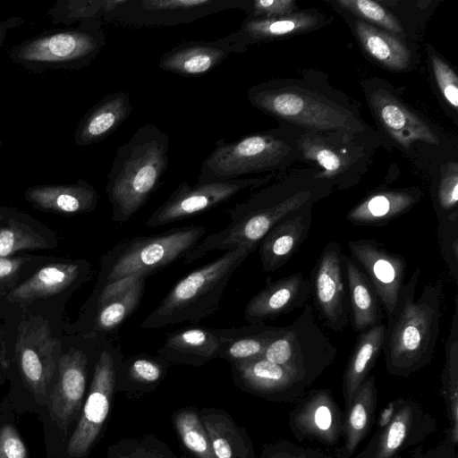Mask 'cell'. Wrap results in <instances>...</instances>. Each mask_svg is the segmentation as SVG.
<instances>
[{
    "instance_id": "6da1fadb",
    "label": "cell",
    "mask_w": 458,
    "mask_h": 458,
    "mask_svg": "<svg viewBox=\"0 0 458 458\" xmlns=\"http://www.w3.org/2000/svg\"><path fill=\"white\" fill-rule=\"evenodd\" d=\"M332 192V185L313 177H289L254 192L227 211L226 227L203 237L184 258L191 264L215 250L239 246L258 248L265 235L282 219L306 206H313Z\"/></svg>"
},
{
    "instance_id": "7a4b0ae2",
    "label": "cell",
    "mask_w": 458,
    "mask_h": 458,
    "mask_svg": "<svg viewBox=\"0 0 458 458\" xmlns=\"http://www.w3.org/2000/svg\"><path fill=\"white\" fill-rule=\"evenodd\" d=\"M420 269L415 268L401 289L394 314L387 321L383 346L385 367L394 376L407 377L428 366L437 343L442 284H427L416 299Z\"/></svg>"
},
{
    "instance_id": "3957f363",
    "label": "cell",
    "mask_w": 458,
    "mask_h": 458,
    "mask_svg": "<svg viewBox=\"0 0 458 458\" xmlns=\"http://www.w3.org/2000/svg\"><path fill=\"white\" fill-rule=\"evenodd\" d=\"M169 148V136L152 123L117 148L106 184L114 222L129 221L156 191L168 168Z\"/></svg>"
},
{
    "instance_id": "277c9868",
    "label": "cell",
    "mask_w": 458,
    "mask_h": 458,
    "mask_svg": "<svg viewBox=\"0 0 458 458\" xmlns=\"http://www.w3.org/2000/svg\"><path fill=\"white\" fill-rule=\"evenodd\" d=\"M256 249L239 246L179 280L145 318L141 327L156 329L184 322L197 323L218 309L236 269Z\"/></svg>"
},
{
    "instance_id": "5b68a950",
    "label": "cell",
    "mask_w": 458,
    "mask_h": 458,
    "mask_svg": "<svg viewBox=\"0 0 458 458\" xmlns=\"http://www.w3.org/2000/svg\"><path fill=\"white\" fill-rule=\"evenodd\" d=\"M250 103L267 114L308 131L358 134L363 123L348 109L322 95L283 81L253 85L247 91Z\"/></svg>"
},
{
    "instance_id": "8992f818",
    "label": "cell",
    "mask_w": 458,
    "mask_h": 458,
    "mask_svg": "<svg viewBox=\"0 0 458 458\" xmlns=\"http://www.w3.org/2000/svg\"><path fill=\"white\" fill-rule=\"evenodd\" d=\"M206 231L204 225H187L116 244L103 257L97 290L134 276L148 277L184 258L202 240Z\"/></svg>"
},
{
    "instance_id": "52a82bcc",
    "label": "cell",
    "mask_w": 458,
    "mask_h": 458,
    "mask_svg": "<svg viewBox=\"0 0 458 458\" xmlns=\"http://www.w3.org/2000/svg\"><path fill=\"white\" fill-rule=\"evenodd\" d=\"M103 21L81 22L72 29L55 30L24 40L8 52L10 60L25 70H78L90 64L106 45Z\"/></svg>"
},
{
    "instance_id": "ba28073f",
    "label": "cell",
    "mask_w": 458,
    "mask_h": 458,
    "mask_svg": "<svg viewBox=\"0 0 458 458\" xmlns=\"http://www.w3.org/2000/svg\"><path fill=\"white\" fill-rule=\"evenodd\" d=\"M293 154L290 142L276 131L251 133L233 141L219 140L202 162L197 182L279 170L289 164Z\"/></svg>"
},
{
    "instance_id": "9c48e42d",
    "label": "cell",
    "mask_w": 458,
    "mask_h": 458,
    "mask_svg": "<svg viewBox=\"0 0 458 458\" xmlns=\"http://www.w3.org/2000/svg\"><path fill=\"white\" fill-rule=\"evenodd\" d=\"M337 353L307 302L293 323L280 327L262 357L289 369L311 386L334 363Z\"/></svg>"
},
{
    "instance_id": "30bf717a",
    "label": "cell",
    "mask_w": 458,
    "mask_h": 458,
    "mask_svg": "<svg viewBox=\"0 0 458 458\" xmlns=\"http://www.w3.org/2000/svg\"><path fill=\"white\" fill-rule=\"evenodd\" d=\"M123 359L120 349L105 339L94 364L81 418L66 447L71 458L85 457L97 443L112 410Z\"/></svg>"
},
{
    "instance_id": "8fae6325",
    "label": "cell",
    "mask_w": 458,
    "mask_h": 458,
    "mask_svg": "<svg viewBox=\"0 0 458 458\" xmlns=\"http://www.w3.org/2000/svg\"><path fill=\"white\" fill-rule=\"evenodd\" d=\"M243 6L244 0H123L103 22L131 29L171 27Z\"/></svg>"
},
{
    "instance_id": "7c38bea8",
    "label": "cell",
    "mask_w": 458,
    "mask_h": 458,
    "mask_svg": "<svg viewBox=\"0 0 458 458\" xmlns=\"http://www.w3.org/2000/svg\"><path fill=\"white\" fill-rule=\"evenodd\" d=\"M367 445L353 458H402V454L416 446L437 430L436 420L410 398L392 402L382 414Z\"/></svg>"
},
{
    "instance_id": "4fadbf2b",
    "label": "cell",
    "mask_w": 458,
    "mask_h": 458,
    "mask_svg": "<svg viewBox=\"0 0 458 458\" xmlns=\"http://www.w3.org/2000/svg\"><path fill=\"white\" fill-rule=\"evenodd\" d=\"M275 174L263 177L197 182H182L166 200L148 216L146 225L156 228L177 222L219 206L238 193L269 183Z\"/></svg>"
},
{
    "instance_id": "5bb4252c",
    "label": "cell",
    "mask_w": 458,
    "mask_h": 458,
    "mask_svg": "<svg viewBox=\"0 0 458 458\" xmlns=\"http://www.w3.org/2000/svg\"><path fill=\"white\" fill-rule=\"evenodd\" d=\"M352 135L308 131L297 140L296 149L301 157L320 168L314 178L347 189L358 182V171L353 167L365 158L364 149L352 140Z\"/></svg>"
},
{
    "instance_id": "9a60e30c",
    "label": "cell",
    "mask_w": 458,
    "mask_h": 458,
    "mask_svg": "<svg viewBox=\"0 0 458 458\" xmlns=\"http://www.w3.org/2000/svg\"><path fill=\"white\" fill-rule=\"evenodd\" d=\"M310 297L323 325L343 332L351 322L344 254L336 241L327 242L309 279Z\"/></svg>"
},
{
    "instance_id": "2e32d148",
    "label": "cell",
    "mask_w": 458,
    "mask_h": 458,
    "mask_svg": "<svg viewBox=\"0 0 458 458\" xmlns=\"http://www.w3.org/2000/svg\"><path fill=\"white\" fill-rule=\"evenodd\" d=\"M289 411V427L299 442L312 441L326 446L339 444L344 414L331 389H313L304 394Z\"/></svg>"
},
{
    "instance_id": "e0dca14e",
    "label": "cell",
    "mask_w": 458,
    "mask_h": 458,
    "mask_svg": "<svg viewBox=\"0 0 458 458\" xmlns=\"http://www.w3.org/2000/svg\"><path fill=\"white\" fill-rule=\"evenodd\" d=\"M347 248L352 259L363 268L389 321L404 284L405 259L387 250L374 239L351 240Z\"/></svg>"
},
{
    "instance_id": "ac0fdd59",
    "label": "cell",
    "mask_w": 458,
    "mask_h": 458,
    "mask_svg": "<svg viewBox=\"0 0 458 458\" xmlns=\"http://www.w3.org/2000/svg\"><path fill=\"white\" fill-rule=\"evenodd\" d=\"M234 384L243 392L278 403H295L310 384L289 369L264 357L231 364Z\"/></svg>"
},
{
    "instance_id": "d6986e66",
    "label": "cell",
    "mask_w": 458,
    "mask_h": 458,
    "mask_svg": "<svg viewBox=\"0 0 458 458\" xmlns=\"http://www.w3.org/2000/svg\"><path fill=\"white\" fill-rule=\"evenodd\" d=\"M58 341L47 322H22L19 327L16 354L23 378L39 399L56 369Z\"/></svg>"
},
{
    "instance_id": "ffe728a7",
    "label": "cell",
    "mask_w": 458,
    "mask_h": 458,
    "mask_svg": "<svg viewBox=\"0 0 458 458\" xmlns=\"http://www.w3.org/2000/svg\"><path fill=\"white\" fill-rule=\"evenodd\" d=\"M90 354L87 349L72 347L58 360V377L51 394L49 411L65 435L81 409Z\"/></svg>"
},
{
    "instance_id": "44dd1931",
    "label": "cell",
    "mask_w": 458,
    "mask_h": 458,
    "mask_svg": "<svg viewBox=\"0 0 458 458\" xmlns=\"http://www.w3.org/2000/svg\"><path fill=\"white\" fill-rule=\"evenodd\" d=\"M247 48L236 31L212 41H184L164 52L158 66L165 72L182 76H201L217 67L230 55L243 53Z\"/></svg>"
},
{
    "instance_id": "7402d4cb",
    "label": "cell",
    "mask_w": 458,
    "mask_h": 458,
    "mask_svg": "<svg viewBox=\"0 0 458 458\" xmlns=\"http://www.w3.org/2000/svg\"><path fill=\"white\" fill-rule=\"evenodd\" d=\"M310 297V283L301 272L276 281L267 276L265 286L247 302L245 320L249 324L265 323L304 306Z\"/></svg>"
},
{
    "instance_id": "603a6c76",
    "label": "cell",
    "mask_w": 458,
    "mask_h": 458,
    "mask_svg": "<svg viewBox=\"0 0 458 458\" xmlns=\"http://www.w3.org/2000/svg\"><path fill=\"white\" fill-rule=\"evenodd\" d=\"M146 276L127 278L97 290L90 331L92 335L113 334L139 307Z\"/></svg>"
},
{
    "instance_id": "cb8c5ba5",
    "label": "cell",
    "mask_w": 458,
    "mask_h": 458,
    "mask_svg": "<svg viewBox=\"0 0 458 458\" xmlns=\"http://www.w3.org/2000/svg\"><path fill=\"white\" fill-rule=\"evenodd\" d=\"M369 104L380 124L403 148L417 141L439 142L430 126L388 90L380 88L372 91Z\"/></svg>"
},
{
    "instance_id": "d4e9b609",
    "label": "cell",
    "mask_w": 458,
    "mask_h": 458,
    "mask_svg": "<svg viewBox=\"0 0 458 458\" xmlns=\"http://www.w3.org/2000/svg\"><path fill=\"white\" fill-rule=\"evenodd\" d=\"M312 206H306L285 216L261 240L259 252L264 272L282 267L307 239L312 224Z\"/></svg>"
},
{
    "instance_id": "484cf974",
    "label": "cell",
    "mask_w": 458,
    "mask_h": 458,
    "mask_svg": "<svg viewBox=\"0 0 458 458\" xmlns=\"http://www.w3.org/2000/svg\"><path fill=\"white\" fill-rule=\"evenodd\" d=\"M132 110L129 91L107 94L79 122L74 134L76 145L82 147L104 140L127 120Z\"/></svg>"
},
{
    "instance_id": "4316f807",
    "label": "cell",
    "mask_w": 458,
    "mask_h": 458,
    "mask_svg": "<svg viewBox=\"0 0 458 458\" xmlns=\"http://www.w3.org/2000/svg\"><path fill=\"white\" fill-rule=\"evenodd\" d=\"M25 197L41 210L63 215L91 212L99 200L94 186L82 178L72 184L31 186L25 191Z\"/></svg>"
},
{
    "instance_id": "83f0119b",
    "label": "cell",
    "mask_w": 458,
    "mask_h": 458,
    "mask_svg": "<svg viewBox=\"0 0 458 458\" xmlns=\"http://www.w3.org/2000/svg\"><path fill=\"white\" fill-rule=\"evenodd\" d=\"M417 188L379 191L367 196L346 214L354 225L383 226L409 212L421 199Z\"/></svg>"
},
{
    "instance_id": "f1b7e54d",
    "label": "cell",
    "mask_w": 458,
    "mask_h": 458,
    "mask_svg": "<svg viewBox=\"0 0 458 458\" xmlns=\"http://www.w3.org/2000/svg\"><path fill=\"white\" fill-rule=\"evenodd\" d=\"M219 344L215 329L187 327L169 334L157 355L170 364L200 367L217 358Z\"/></svg>"
},
{
    "instance_id": "f546056e",
    "label": "cell",
    "mask_w": 458,
    "mask_h": 458,
    "mask_svg": "<svg viewBox=\"0 0 458 458\" xmlns=\"http://www.w3.org/2000/svg\"><path fill=\"white\" fill-rule=\"evenodd\" d=\"M377 404L376 378L369 375L355 391L344 415L341 458H351L375 423Z\"/></svg>"
},
{
    "instance_id": "4dcf8cb0",
    "label": "cell",
    "mask_w": 458,
    "mask_h": 458,
    "mask_svg": "<svg viewBox=\"0 0 458 458\" xmlns=\"http://www.w3.org/2000/svg\"><path fill=\"white\" fill-rule=\"evenodd\" d=\"M198 412L216 458H257L246 429L239 427L228 412L214 407H203Z\"/></svg>"
},
{
    "instance_id": "1f68e13d",
    "label": "cell",
    "mask_w": 458,
    "mask_h": 458,
    "mask_svg": "<svg viewBox=\"0 0 458 458\" xmlns=\"http://www.w3.org/2000/svg\"><path fill=\"white\" fill-rule=\"evenodd\" d=\"M89 270V266L85 262L47 265L14 288L7 299L14 303H24L59 293L82 279Z\"/></svg>"
},
{
    "instance_id": "d6a6232c",
    "label": "cell",
    "mask_w": 458,
    "mask_h": 458,
    "mask_svg": "<svg viewBox=\"0 0 458 458\" xmlns=\"http://www.w3.org/2000/svg\"><path fill=\"white\" fill-rule=\"evenodd\" d=\"M279 328L280 327L258 323L215 329L219 344L217 357L225 360L230 365L262 357Z\"/></svg>"
},
{
    "instance_id": "836d02e7",
    "label": "cell",
    "mask_w": 458,
    "mask_h": 458,
    "mask_svg": "<svg viewBox=\"0 0 458 458\" xmlns=\"http://www.w3.org/2000/svg\"><path fill=\"white\" fill-rule=\"evenodd\" d=\"M315 12L301 11L277 18H245L236 30L242 43L250 45L309 31L321 24Z\"/></svg>"
},
{
    "instance_id": "e575fe53",
    "label": "cell",
    "mask_w": 458,
    "mask_h": 458,
    "mask_svg": "<svg viewBox=\"0 0 458 458\" xmlns=\"http://www.w3.org/2000/svg\"><path fill=\"white\" fill-rule=\"evenodd\" d=\"M351 320L356 333L383 323L381 303L367 276L354 260L344 255Z\"/></svg>"
},
{
    "instance_id": "d590c367",
    "label": "cell",
    "mask_w": 458,
    "mask_h": 458,
    "mask_svg": "<svg viewBox=\"0 0 458 458\" xmlns=\"http://www.w3.org/2000/svg\"><path fill=\"white\" fill-rule=\"evenodd\" d=\"M386 326L378 324L359 334L349 356L342 381L344 407L355 391L369 376V372L383 351Z\"/></svg>"
},
{
    "instance_id": "8d00e7d4",
    "label": "cell",
    "mask_w": 458,
    "mask_h": 458,
    "mask_svg": "<svg viewBox=\"0 0 458 458\" xmlns=\"http://www.w3.org/2000/svg\"><path fill=\"white\" fill-rule=\"evenodd\" d=\"M170 365L159 355L136 353L123 358L117 391L131 396L148 394L164 380Z\"/></svg>"
},
{
    "instance_id": "74e56055",
    "label": "cell",
    "mask_w": 458,
    "mask_h": 458,
    "mask_svg": "<svg viewBox=\"0 0 458 458\" xmlns=\"http://www.w3.org/2000/svg\"><path fill=\"white\" fill-rule=\"evenodd\" d=\"M445 365L440 377L441 394L449 423L445 440L456 446L458 443V295L454 299V311L445 344Z\"/></svg>"
},
{
    "instance_id": "f35d334b",
    "label": "cell",
    "mask_w": 458,
    "mask_h": 458,
    "mask_svg": "<svg viewBox=\"0 0 458 458\" xmlns=\"http://www.w3.org/2000/svg\"><path fill=\"white\" fill-rule=\"evenodd\" d=\"M354 29L363 49L377 63L396 72L408 68L411 51L399 38L360 20Z\"/></svg>"
},
{
    "instance_id": "ab89813d",
    "label": "cell",
    "mask_w": 458,
    "mask_h": 458,
    "mask_svg": "<svg viewBox=\"0 0 458 458\" xmlns=\"http://www.w3.org/2000/svg\"><path fill=\"white\" fill-rule=\"evenodd\" d=\"M173 423L182 445L196 458H216L198 410L191 407L177 410Z\"/></svg>"
},
{
    "instance_id": "60d3db41",
    "label": "cell",
    "mask_w": 458,
    "mask_h": 458,
    "mask_svg": "<svg viewBox=\"0 0 458 458\" xmlns=\"http://www.w3.org/2000/svg\"><path fill=\"white\" fill-rule=\"evenodd\" d=\"M123 0H69L56 3L50 10L49 16L54 23L71 25L74 22L101 21Z\"/></svg>"
},
{
    "instance_id": "b9f144b4",
    "label": "cell",
    "mask_w": 458,
    "mask_h": 458,
    "mask_svg": "<svg viewBox=\"0 0 458 458\" xmlns=\"http://www.w3.org/2000/svg\"><path fill=\"white\" fill-rule=\"evenodd\" d=\"M48 248L47 242L29 225L9 219L6 226L0 227V258L23 250Z\"/></svg>"
},
{
    "instance_id": "7bdbcfd3",
    "label": "cell",
    "mask_w": 458,
    "mask_h": 458,
    "mask_svg": "<svg viewBox=\"0 0 458 458\" xmlns=\"http://www.w3.org/2000/svg\"><path fill=\"white\" fill-rule=\"evenodd\" d=\"M335 4L347 12L360 17L363 21L378 26L391 34L403 33L399 20L386 8L371 0H338Z\"/></svg>"
},
{
    "instance_id": "ee69618b",
    "label": "cell",
    "mask_w": 458,
    "mask_h": 458,
    "mask_svg": "<svg viewBox=\"0 0 458 458\" xmlns=\"http://www.w3.org/2000/svg\"><path fill=\"white\" fill-rule=\"evenodd\" d=\"M458 165L448 163L437 186L434 208L437 220L458 214Z\"/></svg>"
},
{
    "instance_id": "f6af8a7d",
    "label": "cell",
    "mask_w": 458,
    "mask_h": 458,
    "mask_svg": "<svg viewBox=\"0 0 458 458\" xmlns=\"http://www.w3.org/2000/svg\"><path fill=\"white\" fill-rule=\"evenodd\" d=\"M437 242L449 274L458 284V214L437 220Z\"/></svg>"
},
{
    "instance_id": "bcb514c9",
    "label": "cell",
    "mask_w": 458,
    "mask_h": 458,
    "mask_svg": "<svg viewBox=\"0 0 458 458\" xmlns=\"http://www.w3.org/2000/svg\"><path fill=\"white\" fill-rule=\"evenodd\" d=\"M293 0H244L246 18H277L296 12Z\"/></svg>"
},
{
    "instance_id": "7dc6e473",
    "label": "cell",
    "mask_w": 458,
    "mask_h": 458,
    "mask_svg": "<svg viewBox=\"0 0 458 458\" xmlns=\"http://www.w3.org/2000/svg\"><path fill=\"white\" fill-rule=\"evenodd\" d=\"M433 73L438 88L454 109L458 107V77L455 72L439 56L431 55Z\"/></svg>"
},
{
    "instance_id": "c3c4849f",
    "label": "cell",
    "mask_w": 458,
    "mask_h": 458,
    "mask_svg": "<svg viewBox=\"0 0 458 458\" xmlns=\"http://www.w3.org/2000/svg\"><path fill=\"white\" fill-rule=\"evenodd\" d=\"M0 458H27V448L12 425L0 428Z\"/></svg>"
},
{
    "instance_id": "681fc988",
    "label": "cell",
    "mask_w": 458,
    "mask_h": 458,
    "mask_svg": "<svg viewBox=\"0 0 458 458\" xmlns=\"http://www.w3.org/2000/svg\"><path fill=\"white\" fill-rule=\"evenodd\" d=\"M259 458H306L305 448L290 441H278L265 445Z\"/></svg>"
},
{
    "instance_id": "f907efd6",
    "label": "cell",
    "mask_w": 458,
    "mask_h": 458,
    "mask_svg": "<svg viewBox=\"0 0 458 458\" xmlns=\"http://www.w3.org/2000/svg\"><path fill=\"white\" fill-rule=\"evenodd\" d=\"M411 458H458L455 446L444 440L439 445L424 450L422 445L417 447Z\"/></svg>"
},
{
    "instance_id": "816d5d0a",
    "label": "cell",
    "mask_w": 458,
    "mask_h": 458,
    "mask_svg": "<svg viewBox=\"0 0 458 458\" xmlns=\"http://www.w3.org/2000/svg\"><path fill=\"white\" fill-rule=\"evenodd\" d=\"M25 259L0 258V282L13 276L23 264Z\"/></svg>"
},
{
    "instance_id": "f5cc1de1",
    "label": "cell",
    "mask_w": 458,
    "mask_h": 458,
    "mask_svg": "<svg viewBox=\"0 0 458 458\" xmlns=\"http://www.w3.org/2000/svg\"><path fill=\"white\" fill-rule=\"evenodd\" d=\"M163 444L161 443L158 450V458H172L170 454H172L170 450L165 451L162 447ZM112 458H139L137 457L123 443V441L120 442L116 445H114V450L113 451Z\"/></svg>"
},
{
    "instance_id": "db71d44e",
    "label": "cell",
    "mask_w": 458,
    "mask_h": 458,
    "mask_svg": "<svg viewBox=\"0 0 458 458\" xmlns=\"http://www.w3.org/2000/svg\"><path fill=\"white\" fill-rule=\"evenodd\" d=\"M306 458H341L339 454L337 456H331L321 450L313 448H305Z\"/></svg>"
},
{
    "instance_id": "11a10c76",
    "label": "cell",
    "mask_w": 458,
    "mask_h": 458,
    "mask_svg": "<svg viewBox=\"0 0 458 458\" xmlns=\"http://www.w3.org/2000/svg\"><path fill=\"white\" fill-rule=\"evenodd\" d=\"M17 19H12L9 21H2L0 23V46L2 45V42L5 37L6 30L8 28L13 27Z\"/></svg>"
},
{
    "instance_id": "9f6ffc18",
    "label": "cell",
    "mask_w": 458,
    "mask_h": 458,
    "mask_svg": "<svg viewBox=\"0 0 458 458\" xmlns=\"http://www.w3.org/2000/svg\"><path fill=\"white\" fill-rule=\"evenodd\" d=\"M4 216L0 214V221L3 220Z\"/></svg>"
},
{
    "instance_id": "6f0895ef",
    "label": "cell",
    "mask_w": 458,
    "mask_h": 458,
    "mask_svg": "<svg viewBox=\"0 0 458 458\" xmlns=\"http://www.w3.org/2000/svg\"><path fill=\"white\" fill-rule=\"evenodd\" d=\"M0 148H1V142H0Z\"/></svg>"
}]
</instances>
